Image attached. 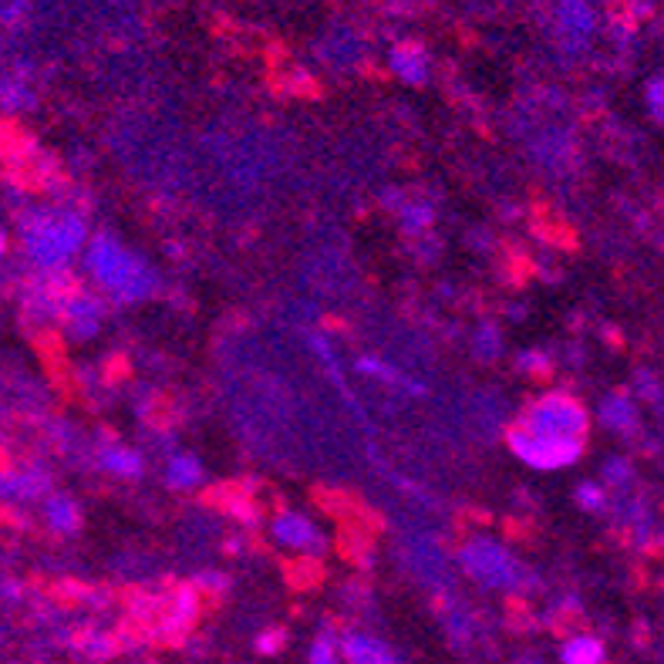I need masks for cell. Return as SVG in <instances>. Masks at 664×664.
Returning a JSON list of instances; mask_svg holds the SVG:
<instances>
[{"label":"cell","mask_w":664,"mask_h":664,"mask_svg":"<svg viewBox=\"0 0 664 664\" xmlns=\"http://www.w3.org/2000/svg\"><path fill=\"white\" fill-rule=\"evenodd\" d=\"M573 499H577V506L587 509V513H600V509L607 506V489L600 486V482H580Z\"/></svg>","instance_id":"21"},{"label":"cell","mask_w":664,"mask_h":664,"mask_svg":"<svg viewBox=\"0 0 664 664\" xmlns=\"http://www.w3.org/2000/svg\"><path fill=\"white\" fill-rule=\"evenodd\" d=\"M267 540L277 550L297 553V557H321L327 550V533L324 526L314 520L304 509H277L267 523Z\"/></svg>","instance_id":"5"},{"label":"cell","mask_w":664,"mask_h":664,"mask_svg":"<svg viewBox=\"0 0 664 664\" xmlns=\"http://www.w3.org/2000/svg\"><path fill=\"white\" fill-rule=\"evenodd\" d=\"M472 351H476L479 361H493L499 351H503V334L496 331V327H482L476 334V341H472Z\"/></svg>","instance_id":"22"},{"label":"cell","mask_w":664,"mask_h":664,"mask_svg":"<svg viewBox=\"0 0 664 664\" xmlns=\"http://www.w3.org/2000/svg\"><path fill=\"white\" fill-rule=\"evenodd\" d=\"M459 567L472 584H479L482 590H496V594H520L530 584L526 563L503 540H496L489 533H476L462 543Z\"/></svg>","instance_id":"3"},{"label":"cell","mask_w":664,"mask_h":664,"mask_svg":"<svg viewBox=\"0 0 664 664\" xmlns=\"http://www.w3.org/2000/svg\"><path fill=\"white\" fill-rule=\"evenodd\" d=\"M78 260L81 274L108 307H139L156 297L162 287L156 263L112 230H95L88 236Z\"/></svg>","instance_id":"2"},{"label":"cell","mask_w":664,"mask_h":664,"mask_svg":"<svg viewBox=\"0 0 664 664\" xmlns=\"http://www.w3.org/2000/svg\"><path fill=\"white\" fill-rule=\"evenodd\" d=\"M88 236V216L68 203H31L17 216V247L34 277H68Z\"/></svg>","instance_id":"1"},{"label":"cell","mask_w":664,"mask_h":664,"mask_svg":"<svg viewBox=\"0 0 664 664\" xmlns=\"http://www.w3.org/2000/svg\"><path fill=\"white\" fill-rule=\"evenodd\" d=\"M95 469L105 472L108 479L135 482L145 476V456L125 442H102L95 449Z\"/></svg>","instance_id":"11"},{"label":"cell","mask_w":664,"mask_h":664,"mask_svg":"<svg viewBox=\"0 0 664 664\" xmlns=\"http://www.w3.org/2000/svg\"><path fill=\"white\" fill-rule=\"evenodd\" d=\"M307 664H344L341 661V648H338V634L324 631L311 641V651H307Z\"/></svg>","instance_id":"20"},{"label":"cell","mask_w":664,"mask_h":664,"mask_svg":"<svg viewBox=\"0 0 664 664\" xmlns=\"http://www.w3.org/2000/svg\"><path fill=\"white\" fill-rule=\"evenodd\" d=\"M388 68L405 85H425L429 81V54L418 48V44H398L388 54Z\"/></svg>","instance_id":"14"},{"label":"cell","mask_w":664,"mask_h":664,"mask_svg":"<svg viewBox=\"0 0 664 664\" xmlns=\"http://www.w3.org/2000/svg\"><path fill=\"white\" fill-rule=\"evenodd\" d=\"M51 489V472L41 466L0 469V503L4 506H38Z\"/></svg>","instance_id":"8"},{"label":"cell","mask_w":664,"mask_h":664,"mask_svg":"<svg viewBox=\"0 0 664 664\" xmlns=\"http://www.w3.org/2000/svg\"><path fill=\"white\" fill-rule=\"evenodd\" d=\"M563 664H604V644L590 634H577V638L563 641L560 648Z\"/></svg>","instance_id":"16"},{"label":"cell","mask_w":664,"mask_h":664,"mask_svg":"<svg viewBox=\"0 0 664 664\" xmlns=\"http://www.w3.org/2000/svg\"><path fill=\"white\" fill-rule=\"evenodd\" d=\"M513 664H543V661L536 658V654H523V658H516Z\"/></svg>","instance_id":"26"},{"label":"cell","mask_w":664,"mask_h":664,"mask_svg":"<svg viewBox=\"0 0 664 664\" xmlns=\"http://www.w3.org/2000/svg\"><path fill=\"white\" fill-rule=\"evenodd\" d=\"M344 664H405L402 654L368 631H344L338 638Z\"/></svg>","instance_id":"10"},{"label":"cell","mask_w":664,"mask_h":664,"mask_svg":"<svg viewBox=\"0 0 664 664\" xmlns=\"http://www.w3.org/2000/svg\"><path fill=\"white\" fill-rule=\"evenodd\" d=\"M648 105H651L654 118H661L664 122V78H654L648 85Z\"/></svg>","instance_id":"24"},{"label":"cell","mask_w":664,"mask_h":664,"mask_svg":"<svg viewBox=\"0 0 664 664\" xmlns=\"http://www.w3.org/2000/svg\"><path fill=\"white\" fill-rule=\"evenodd\" d=\"M600 425L617 435L634 432L638 429V408H634V402L627 395L614 391V395H607L604 402H600Z\"/></svg>","instance_id":"15"},{"label":"cell","mask_w":664,"mask_h":664,"mask_svg":"<svg viewBox=\"0 0 664 664\" xmlns=\"http://www.w3.org/2000/svg\"><path fill=\"white\" fill-rule=\"evenodd\" d=\"M162 482L172 489V493H196L206 482V466L196 452L186 449H172L162 459Z\"/></svg>","instance_id":"13"},{"label":"cell","mask_w":664,"mask_h":664,"mask_svg":"<svg viewBox=\"0 0 664 664\" xmlns=\"http://www.w3.org/2000/svg\"><path fill=\"white\" fill-rule=\"evenodd\" d=\"M354 371L365 375L368 381H375V385L402 391V395H415V398L425 395V381H418L415 375H405L402 368L391 365V361H381L378 354H358V358H354Z\"/></svg>","instance_id":"12"},{"label":"cell","mask_w":664,"mask_h":664,"mask_svg":"<svg viewBox=\"0 0 664 664\" xmlns=\"http://www.w3.org/2000/svg\"><path fill=\"white\" fill-rule=\"evenodd\" d=\"M108 321V304L92 287H71L58 311V327L68 341H95Z\"/></svg>","instance_id":"7"},{"label":"cell","mask_w":664,"mask_h":664,"mask_svg":"<svg viewBox=\"0 0 664 664\" xmlns=\"http://www.w3.org/2000/svg\"><path fill=\"white\" fill-rule=\"evenodd\" d=\"M631 479V462L627 459H607L604 462V482L607 486H624Z\"/></svg>","instance_id":"23"},{"label":"cell","mask_w":664,"mask_h":664,"mask_svg":"<svg viewBox=\"0 0 664 664\" xmlns=\"http://www.w3.org/2000/svg\"><path fill=\"white\" fill-rule=\"evenodd\" d=\"M435 223V206L425 199H405L402 206V226L408 233H425Z\"/></svg>","instance_id":"19"},{"label":"cell","mask_w":664,"mask_h":664,"mask_svg":"<svg viewBox=\"0 0 664 664\" xmlns=\"http://www.w3.org/2000/svg\"><path fill=\"white\" fill-rule=\"evenodd\" d=\"M560 24L570 38H587L590 27H594V14H590L587 0H563L560 4Z\"/></svg>","instance_id":"18"},{"label":"cell","mask_w":664,"mask_h":664,"mask_svg":"<svg viewBox=\"0 0 664 664\" xmlns=\"http://www.w3.org/2000/svg\"><path fill=\"white\" fill-rule=\"evenodd\" d=\"M516 425L543 439H563V442H587L590 415L587 408L567 391H547V395L533 398L523 408Z\"/></svg>","instance_id":"4"},{"label":"cell","mask_w":664,"mask_h":664,"mask_svg":"<svg viewBox=\"0 0 664 664\" xmlns=\"http://www.w3.org/2000/svg\"><path fill=\"white\" fill-rule=\"evenodd\" d=\"M38 509H41L44 530L61 536V540L78 536L81 526H85V509H81L78 499L71 493H65V489H51V493L38 503Z\"/></svg>","instance_id":"9"},{"label":"cell","mask_w":664,"mask_h":664,"mask_svg":"<svg viewBox=\"0 0 664 664\" xmlns=\"http://www.w3.org/2000/svg\"><path fill=\"white\" fill-rule=\"evenodd\" d=\"M7 250H11V233H7V226L0 223V260L7 257Z\"/></svg>","instance_id":"25"},{"label":"cell","mask_w":664,"mask_h":664,"mask_svg":"<svg viewBox=\"0 0 664 664\" xmlns=\"http://www.w3.org/2000/svg\"><path fill=\"white\" fill-rule=\"evenodd\" d=\"M506 445L523 466H530L536 472H557L573 466L580 456H584V445L587 442H563V439H543V435H533L513 425L506 432Z\"/></svg>","instance_id":"6"},{"label":"cell","mask_w":664,"mask_h":664,"mask_svg":"<svg viewBox=\"0 0 664 664\" xmlns=\"http://www.w3.org/2000/svg\"><path fill=\"white\" fill-rule=\"evenodd\" d=\"M311 351H314V358L321 361V368L327 371V378H334V385H338V391L351 402V395H348V381H344V371H341L338 348H334V344L327 341L324 334H314V338H311ZM351 405H354V402H351Z\"/></svg>","instance_id":"17"}]
</instances>
